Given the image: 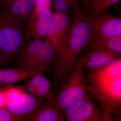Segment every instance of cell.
I'll return each instance as SVG.
<instances>
[{"instance_id":"6da1fadb","label":"cell","mask_w":121,"mask_h":121,"mask_svg":"<svg viewBox=\"0 0 121 121\" xmlns=\"http://www.w3.org/2000/svg\"><path fill=\"white\" fill-rule=\"evenodd\" d=\"M73 19L59 51L56 56L51 73L52 88L58 90L72 70L81 52L93 39L86 15L77 7Z\"/></svg>"},{"instance_id":"7a4b0ae2","label":"cell","mask_w":121,"mask_h":121,"mask_svg":"<svg viewBox=\"0 0 121 121\" xmlns=\"http://www.w3.org/2000/svg\"><path fill=\"white\" fill-rule=\"evenodd\" d=\"M23 22L0 11V40L4 66L13 61L23 46L30 40Z\"/></svg>"},{"instance_id":"3957f363","label":"cell","mask_w":121,"mask_h":121,"mask_svg":"<svg viewBox=\"0 0 121 121\" xmlns=\"http://www.w3.org/2000/svg\"><path fill=\"white\" fill-rule=\"evenodd\" d=\"M84 59L83 56L78 59L65 82L58 90L54 92L53 99L63 113L90 92L82 66Z\"/></svg>"},{"instance_id":"277c9868","label":"cell","mask_w":121,"mask_h":121,"mask_svg":"<svg viewBox=\"0 0 121 121\" xmlns=\"http://www.w3.org/2000/svg\"><path fill=\"white\" fill-rule=\"evenodd\" d=\"M56 55L52 47L45 40L30 39L15 57L14 67L39 68L51 73Z\"/></svg>"},{"instance_id":"5b68a950","label":"cell","mask_w":121,"mask_h":121,"mask_svg":"<svg viewBox=\"0 0 121 121\" xmlns=\"http://www.w3.org/2000/svg\"><path fill=\"white\" fill-rule=\"evenodd\" d=\"M90 86V93L104 110L111 114L115 120L120 119L121 76Z\"/></svg>"},{"instance_id":"8992f818","label":"cell","mask_w":121,"mask_h":121,"mask_svg":"<svg viewBox=\"0 0 121 121\" xmlns=\"http://www.w3.org/2000/svg\"><path fill=\"white\" fill-rule=\"evenodd\" d=\"M64 115L65 121H115L90 93L65 111Z\"/></svg>"},{"instance_id":"52a82bcc","label":"cell","mask_w":121,"mask_h":121,"mask_svg":"<svg viewBox=\"0 0 121 121\" xmlns=\"http://www.w3.org/2000/svg\"><path fill=\"white\" fill-rule=\"evenodd\" d=\"M86 15L92 30L93 39L121 36V16L108 12L96 16Z\"/></svg>"},{"instance_id":"ba28073f","label":"cell","mask_w":121,"mask_h":121,"mask_svg":"<svg viewBox=\"0 0 121 121\" xmlns=\"http://www.w3.org/2000/svg\"><path fill=\"white\" fill-rule=\"evenodd\" d=\"M53 13L50 7L35 5L25 20V29L29 39H44Z\"/></svg>"},{"instance_id":"9c48e42d","label":"cell","mask_w":121,"mask_h":121,"mask_svg":"<svg viewBox=\"0 0 121 121\" xmlns=\"http://www.w3.org/2000/svg\"><path fill=\"white\" fill-rule=\"evenodd\" d=\"M72 21L67 13L56 12L53 13L44 39L50 44L56 54L62 45Z\"/></svg>"},{"instance_id":"30bf717a","label":"cell","mask_w":121,"mask_h":121,"mask_svg":"<svg viewBox=\"0 0 121 121\" xmlns=\"http://www.w3.org/2000/svg\"><path fill=\"white\" fill-rule=\"evenodd\" d=\"M50 72L47 69L39 68L14 67L0 68V84L5 88L13 87L22 81L29 79L37 73Z\"/></svg>"},{"instance_id":"8fae6325","label":"cell","mask_w":121,"mask_h":121,"mask_svg":"<svg viewBox=\"0 0 121 121\" xmlns=\"http://www.w3.org/2000/svg\"><path fill=\"white\" fill-rule=\"evenodd\" d=\"M45 99L24 93L18 99L7 103L5 107L11 112L29 119Z\"/></svg>"},{"instance_id":"7c38bea8","label":"cell","mask_w":121,"mask_h":121,"mask_svg":"<svg viewBox=\"0 0 121 121\" xmlns=\"http://www.w3.org/2000/svg\"><path fill=\"white\" fill-rule=\"evenodd\" d=\"M120 76L121 59L119 57L101 67L91 70L86 78L90 86H94Z\"/></svg>"},{"instance_id":"4fadbf2b","label":"cell","mask_w":121,"mask_h":121,"mask_svg":"<svg viewBox=\"0 0 121 121\" xmlns=\"http://www.w3.org/2000/svg\"><path fill=\"white\" fill-rule=\"evenodd\" d=\"M52 97L45 99L43 104L30 116L28 121H65L63 112L54 102Z\"/></svg>"},{"instance_id":"5bb4252c","label":"cell","mask_w":121,"mask_h":121,"mask_svg":"<svg viewBox=\"0 0 121 121\" xmlns=\"http://www.w3.org/2000/svg\"><path fill=\"white\" fill-rule=\"evenodd\" d=\"M35 5V0H0V11L24 21Z\"/></svg>"},{"instance_id":"9a60e30c","label":"cell","mask_w":121,"mask_h":121,"mask_svg":"<svg viewBox=\"0 0 121 121\" xmlns=\"http://www.w3.org/2000/svg\"><path fill=\"white\" fill-rule=\"evenodd\" d=\"M82 66L84 69H97L121 57V54L108 50H98L86 52Z\"/></svg>"},{"instance_id":"2e32d148","label":"cell","mask_w":121,"mask_h":121,"mask_svg":"<svg viewBox=\"0 0 121 121\" xmlns=\"http://www.w3.org/2000/svg\"><path fill=\"white\" fill-rule=\"evenodd\" d=\"M86 52L95 50L112 51L121 53V36L103 39H93L86 48Z\"/></svg>"},{"instance_id":"e0dca14e","label":"cell","mask_w":121,"mask_h":121,"mask_svg":"<svg viewBox=\"0 0 121 121\" xmlns=\"http://www.w3.org/2000/svg\"><path fill=\"white\" fill-rule=\"evenodd\" d=\"M121 0H94L84 13L86 15L96 16L108 12L112 6Z\"/></svg>"},{"instance_id":"ac0fdd59","label":"cell","mask_w":121,"mask_h":121,"mask_svg":"<svg viewBox=\"0 0 121 121\" xmlns=\"http://www.w3.org/2000/svg\"><path fill=\"white\" fill-rule=\"evenodd\" d=\"M52 88V82L44 76L41 83L37 87L36 97L43 99L51 98L54 93L51 90Z\"/></svg>"},{"instance_id":"d6986e66","label":"cell","mask_w":121,"mask_h":121,"mask_svg":"<svg viewBox=\"0 0 121 121\" xmlns=\"http://www.w3.org/2000/svg\"><path fill=\"white\" fill-rule=\"evenodd\" d=\"M28 119L27 117L11 112L5 107L0 108V121H28Z\"/></svg>"},{"instance_id":"ffe728a7","label":"cell","mask_w":121,"mask_h":121,"mask_svg":"<svg viewBox=\"0 0 121 121\" xmlns=\"http://www.w3.org/2000/svg\"><path fill=\"white\" fill-rule=\"evenodd\" d=\"M3 90L7 99V103L18 99L22 94L24 93L19 86L17 87L5 88Z\"/></svg>"},{"instance_id":"44dd1931","label":"cell","mask_w":121,"mask_h":121,"mask_svg":"<svg viewBox=\"0 0 121 121\" xmlns=\"http://www.w3.org/2000/svg\"><path fill=\"white\" fill-rule=\"evenodd\" d=\"M77 0H55V6L57 12L68 13L71 7L73 8Z\"/></svg>"},{"instance_id":"7402d4cb","label":"cell","mask_w":121,"mask_h":121,"mask_svg":"<svg viewBox=\"0 0 121 121\" xmlns=\"http://www.w3.org/2000/svg\"><path fill=\"white\" fill-rule=\"evenodd\" d=\"M45 73L43 72L37 73L35 74L29 79V80H26L29 84L37 88L41 83Z\"/></svg>"},{"instance_id":"603a6c76","label":"cell","mask_w":121,"mask_h":121,"mask_svg":"<svg viewBox=\"0 0 121 121\" xmlns=\"http://www.w3.org/2000/svg\"><path fill=\"white\" fill-rule=\"evenodd\" d=\"M19 87L24 93L36 96L37 88L29 84L27 81L22 86H20Z\"/></svg>"},{"instance_id":"cb8c5ba5","label":"cell","mask_w":121,"mask_h":121,"mask_svg":"<svg viewBox=\"0 0 121 121\" xmlns=\"http://www.w3.org/2000/svg\"><path fill=\"white\" fill-rule=\"evenodd\" d=\"M94 0H77V4L79 2V4H80L82 5L80 7H77L83 11H86L91 4V2Z\"/></svg>"},{"instance_id":"d4e9b609","label":"cell","mask_w":121,"mask_h":121,"mask_svg":"<svg viewBox=\"0 0 121 121\" xmlns=\"http://www.w3.org/2000/svg\"><path fill=\"white\" fill-rule=\"evenodd\" d=\"M35 5L41 7H50L51 0H35Z\"/></svg>"},{"instance_id":"484cf974","label":"cell","mask_w":121,"mask_h":121,"mask_svg":"<svg viewBox=\"0 0 121 121\" xmlns=\"http://www.w3.org/2000/svg\"><path fill=\"white\" fill-rule=\"evenodd\" d=\"M7 103L3 89H0V108L5 107Z\"/></svg>"},{"instance_id":"4316f807","label":"cell","mask_w":121,"mask_h":121,"mask_svg":"<svg viewBox=\"0 0 121 121\" xmlns=\"http://www.w3.org/2000/svg\"><path fill=\"white\" fill-rule=\"evenodd\" d=\"M4 66L3 65V54H2V47L0 40V66Z\"/></svg>"}]
</instances>
